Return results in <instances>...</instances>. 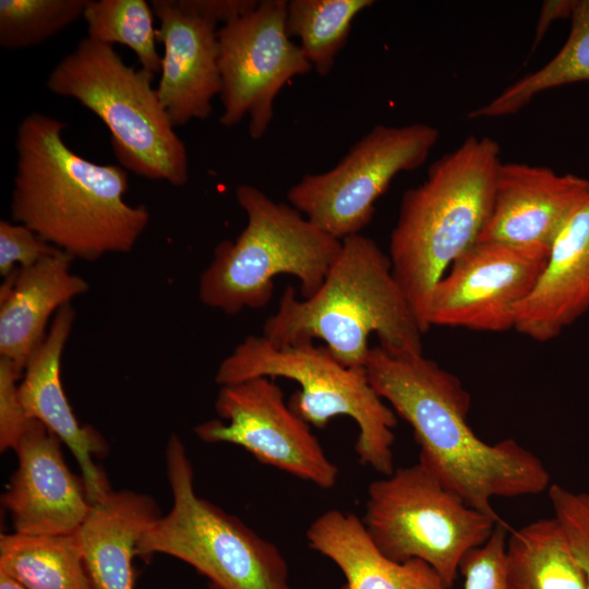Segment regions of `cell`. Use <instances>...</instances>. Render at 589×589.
Listing matches in <instances>:
<instances>
[{
    "label": "cell",
    "instance_id": "6da1fadb",
    "mask_svg": "<svg viewBox=\"0 0 589 589\" xmlns=\"http://www.w3.org/2000/svg\"><path fill=\"white\" fill-rule=\"evenodd\" d=\"M369 381L412 429L419 462L464 502L500 517L494 497L536 495L549 489L541 459L514 438L490 444L468 423L471 397L458 376L421 353L371 347Z\"/></svg>",
    "mask_w": 589,
    "mask_h": 589
},
{
    "label": "cell",
    "instance_id": "52a82bcc",
    "mask_svg": "<svg viewBox=\"0 0 589 589\" xmlns=\"http://www.w3.org/2000/svg\"><path fill=\"white\" fill-rule=\"evenodd\" d=\"M255 377H285L300 389L288 405L308 424L324 429L346 416L358 425L359 462L382 476L395 470L393 446L398 416L372 387L365 369L337 361L325 346L301 342L277 347L263 335H250L218 365L215 382L230 385Z\"/></svg>",
    "mask_w": 589,
    "mask_h": 589
},
{
    "label": "cell",
    "instance_id": "cb8c5ba5",
    "mask_svg": "<svg viewBox=\"0 0 589 589\" xmlns=\"http://www.w3.org/2000/svg\"><path fill=\"white\" fill-rule=\"evenodd\" d=\"M569 35L542 68L503 89L470 119L498 118L517 112L542 92L567 84L589 83V0H576Z\"/></svg>",
    "mask_w": 589,
    "mask_h": 589
},
{
    "label": "cell",
    "instance_id": "d4e9b609",
    "mask_svg": "<svg viewBox=\"0 0 589 589\" xmlns=\"http://www.w3.org/2000/svg\"><path fill=\"white\" fill-rule=\"evenodd\" d=\"M373 3L372 0L288 1L287 34L300 39V48L317 74L327 75L347 44L352 21Z\"/></svg>",
    "mask_w": 589,
    "mask_h": 589
},
{
    "label": "cell",
    "instance_id": "8fae6325",
    "mask_svg": "<svg viewBox=\"0 0 589 589\" xmlns=\"http://www.w3.org/2000/svg\"><path fill=\"white\" fill-rule=\"evenodd\" d=\"M286 0H262L218 31L220 101L225 128L249 117V134L261 139L274 117L283 86L312 65L287 34Z\"/></svg>",
    "mask_w": 589,
    "mask_h": 589
},
{
    "label": "cell",
    "instance_id": "836d02e7",
    "mask_svg": "<svg viewBox=\"0 0 589 589\" xmlns=\"http://www.w3.org/2000/svg\"><path fill=\"white\" fill-rule=\"evenodd\" d=\"M0 589H28L23 584L0 570Z\"/></svg>",
    "mask_w": 589,
    "mask_h": 589
},
{
    "label": "cell",
    "instance_id": "277c9868",
    "mask_svg": "<svg viewBox=\"0 0 589 589\" xmlns=\"http://www.w3.org/2000/svg\"><path fill=\"white\" fill-rule=\"evenodd\" d=\"M501 163L496 141L470 135L434 161L421 184L402 194L388 257L423 334L430 329L433 288L479 240L488 221Z\"/></svg>",
    "mask_w": 589,
    "mask_h": 589
},
{
    "label": "cell",
    "instance_id": "ffe728a7",
    "mask_svg": "<svg viewBox=\"0 0 589 589\" xmlns=\"http://www.w3.org/2000/svg\"><path fill=\"white\" fill-rule=\"evenodd\" d=\"M306 541L342 572L346 581L340 589H449L428 563L397 562L384 555L352 513H322L310 524Z\"/></svg>",
    "mask_w": 589,
    "mask_h": 589
},
{
    "label": "cell",
    "instance_id": "d6986e66",
    "mask_svg": "<svg viewBox=\"0 0 589 589\" xmlns=\"http://www.w3.org/2000/svg\"><path fill=\"white\" fill-rule=\"evenodd\" d=\"M72 261L58 250L4 277L0 288V357L21 372L44 341L50 316L89 289L87 280L71 272Z\"/></svg>",
    "mask_w": 589,
    "mask_h": 589
},
{
    "label": "cell",
    "instance_id": "4316f807",
    "mask_svg": "<svg viewBox=\"0 0 589 589\" xmlns=\"http://www.w3.org/2000/svg\"><path fill=\"white\" fill-rule=\"evenodd\" d=\"M88 1L1 0V47L15 50L46 41L83 17Z\"/></svg>",
    "mask_w": 589,
    "mask_h": 589
},
{
    "label": "cell",
    "instance_id": "7c38bea8",
    "mask_svg": "<svg viewBox=\"0 0 589 589\" xmlns=\"http://www.w3.org/2000/svg\"><path fill=\"white\" fill-rule=\"evenodd\" d=\"M215 411L225 422L212 419L194 428L203 442L238 445L260 462L324 490L336 484L338 467L269 377L220 386Z\"/></svg>",
    "mask_w": 589,
    "mask_h": 589
},
{
    "label": "cell",
    "instance_id": "484cf974",
    "mask_svg": "<svg viewBox=\"0 0 589 589\" xmlns=\"http://www.w3.org/2000/svg\"><path fill=\"white\" fill-rule=\"evenodd\" d=\"M152 4L145 0H89L83 14L87 37L106 45L130 48L141 68L157 74L161 56L157 50V28Z\"/></svg>",
    "mask_w": 589,
    "mask_h": 589
},
{
    "label": "cell",
    "instance_id": "1f68e13d",
    "mask_svg": "<svg viewBox=\"0 0 589 589\" xmlns=\"http://www.w3.org/2000/svg\"><path fill=\"white\" fill-rule=\"evenodd\" d=\"M257 0H184V3L197 15L216 24H227L252 11Z\"/></svg>",
    "mask_w": 589,
    "mask_h": 589
},
{
    "label": "cell",
    "instance_id": "ba28073f",
    "mask_svg": "<svg viewBox=\"0 0 589 589\" xmlns=\"http://www.w3.org/2000/svg\"><path fill=\"white\" fill-rule=\"evenodd\" d=\"M166 467L172 506L144 533L139 555L176 557L219 589H292L274 543L196 494L192 464L176 434L167 443Z\"/></svg>",
    "mask_w": 589,
    "mask_h": 589
},
{
    "label": "cell",
    "instance_id": "f1b7e54d",
    "mask_svg": "<svg viewBox=\"0 0 589 589\" xmlns=\"http://www.w3.org/2000/svg\"><path fill=\"white\" fill-rule=\"evenodd\" d=\"M548 492L554 517L567 536L589 589V492H574L555 483Z\"/></svg>",
    "mask_w": 589,
    "mask_h": 589
},
{
    "label": "cell",
    "instance_id": "f546056e",
    "mask_svg": "<svg viewBox=\"0 0 589 589\" xmlns=\"http://www.w3.org/2000/svg\"><path fill=\"white\" fill-rule=\"evenodd\" d=\"M59 249L40 239L28 227L0 221V274L7 277L19 267L32 266Z\"/></svg>",
    "mask_w": 589,
    "mask_h": 589
},
{
    "label": "cell",
    "instance_id": "83f0119b",
    "mask_svg": "<svg viewBox=\"0 0 589 589\" xmlns=\"http://www.w3.org/2000/svg\"><path fill=\"white\" fill-rule=\"evenodd\" d=\"M509 530L506 522L496 524L485 543L465 555L459 566L464 589H509L505 566Z\"/></svg>",
    "mask_w": 589,
    "mask_h": 589
},
{
    "label": "cell",
    "instance_id": "30bf717a",
    "mask_svg": "<svg viewBox=\"0 0 589 589\" xmlns=\"http://www.w3.org/2000/svg\"><path fill=\"white\" fill-rule=\"evenodd\" d=\"M433 125L377 124L332 169L305 175L287 192L292 207L320 229L342 240L371 221L375 202L400 172L421 167L436 145Z\"/></svg>",
    "mask_w": 589,
    "mask_h": 589
},
{
    "label": "cell",
    "instance_id": "603a6c76",
    "mask_svg": "<svg viewBox=\"0 0 589 589\" xmlns=\"http://www.w3.org/2000/svg\"><path fill=\"white\" fill-rule=\"evenodd\" d=\"M0 570L28 589H93L76 531L1 533Z\"/></svg>",
    "mask_w": 589,
    "mask_h": 589
},
{
    "label": "cell",
    "instance_id": "3957f363",
    "mask_svg": "<svg viewBox=\"0 0 589 589\" xmlns=\"http://www.w3.org/2000/svg\"><path fill=\"white\" fill-rule=\"evenodd\" d=\"M374 333L389 353H421L422 330L397 284L388 254L361 233L341 240L315 294L299 300L287 287L263 336L277 347L324 341L341 364L364 369Z\"/></svg>",
    "mask_w": 589,
    "mask_h": 589
},
{
    "label": "cell",
    "instance_id": "9a60e30c",
    "mask_svg": "<svg viewBox=\"0 0 589 589\" xmlns=\"http://www.w3.org/2000/svg\"><path fill=\"white\" fill-rule=\"evenodd\" d=\"M159 21L157 39L164 46L159 99L175 128L205 120L220 94L217 24L187 7L184 0H153Z\"/></svg>",
    "mask_w": 589,
    "mask_h": 589
},
{
    "label": "cell",
    "instance_id": "d6a6232c",
    "mask_svg": "<svg viewBox=\"0 0 589 589\" xmlns=\"http://www.w3.org/2000/svg\"><path fill=\"white\" fill-rule=\"evenodd\" d=\"M576 0H555V1H545L542 4L540 19L538 21L536 29V38L533 48L537 46L539 40L543 37L549 26L560 19L570 17Z\"/></svg>",
    "mask_w": 589,
    "mask_h": 589
},
{
    "label": "cell",
    "instance_id": "5b68a950",
    "mask_svg": "<svg viewBox=\"0 0 589 589\" xmlns=\"http://www.w3.org/2000/svg\"><path fill=\"white\" fill-rule=\"evenodd\" d=\"M236 199L247 226L237 239L223 240L214 249L199 279L201 302L226 314L264 308L273 297V279L284 274L299 280L303 299L315 294L341 241L256 187L238 185Z\"/></svg>",
    "mask_w": 589,
    "mask_h": 589
},
{
    "label": "cell",
    "instance_id": "2e32d148",
    "mask_svg": "<svg viewBox=\"0 0 589 589\" xmlns=\"http://www.w3.org/2000/svg\"><path fill=\"white\" fill-rule=\"evenodd\" d=\"M589 179L549 167L501 163L488 221L478 241L550 252L562 227L586 194Z\"/></svg>",
    "mask_w": 589,
    "mask_h": 589
},
{
    "label": "cell",
    "instance_id": "ac0fdd59",
    "mask_svg": "<svg viewBox=\"0 0 589 589\" xmlns=\"http://www.w3.org/2000/svg\"><path fill=\"white\" fill-rule=\"evenodd\" d=\"M589 310V187L553 241L532 291L514 312V329L549 341Z\"/></svg>",
    "mask_w": 589,
    "mask_h": 589
},
{
    "label": "cell",
    "instance_id": "e0dca14e",
    "mask_svg": "<svg viewBox=\"0 0 589 589\" xmlns=\"http://www.w3.org/2000/svg\"><path fill=\"white\" fill-rule=\"evenodd\" d=\"M74 321L71 303L55 314L44 341L24 369L19 395L28 419L41 422L69 447L82 471L87 500L94 503L110 490L94 462V457L103 455L107 445L94 428L79 423L60 378L61 358Z\"/></svg>",
    "mask_w": 589,
    "mask_h": 589
},
{
    "label": "cell",
    "instance_id": "7402d4cb",
    "mask_svg": "<svg viewBox=\"0 0 589 589\" xmlns=\"http://www.w3.org/2000/svg\"><path fill=\"white\" fill-rule=\"evenodd\" d=\"M505 566L509 589H587L585 573L554 516L509 530Z\"/></svg>",
    "mask_w": 589,
    "mask_h": 589
},
{
    "label": "cell",
    "instance_id": "4dcf8cb0",
    "mask_svg": "<svg viewBox=\"0 0 589 589\" xmlns=\"http://www.w3.org/2000/svg\"><path fill=\"white\" fill-rule=\"evenodd\" d=\"M21 372L9 359L0 357V450L5 452L16 447L27 423L26 416L19 395L17 381Z\"/></svg>",
    "mask_w": 589,
    "mask_h": 589
},
{
    "label": "cell",
    "instance_id": "9c48e42d",
    "mask_svg": "<svg viewBox=\"0 0 589 589\" xmlns=\"http://www.w3.org/2000/svg\"><path fill=\"white\" fill-rule=\"evenodd\" d=\"M361 519L384 555L428 563L447 588L465 555L503 521L467 505L419 461L371 482Z\"/></svg>",
    "mask_w": 589,
    "mask_h": 589
},
{
    "label": "cell",
    "instance_id": "7a4b0ae2",
    "mask_svg": "<svg viewBox=\"0 0 589 589\" xmlns=\"http://www.w3.org/2000/svg\"><path fill=\"white\" fill-rule=\"evenodd\" d=\"M65 128L41 112L20 122L12 220L73 260L130 252L148 225L147 207L124 201L129 178L123 167L80 156L64 142Z\"/></svg>",
    "mask_w": 589,
    "mask_h": 589
},
{
    "label": "cell",
    "instance_id": "8992f818",
    "mask_svg": "<svg viewBox=\"0 0 589 589\" xmlns=\"http://www.w3.org/2000/svg\"><path fill=\"white\" fill-rule=\"evenodd\" d=\"M154 76L128 65L113 46L86 37L55 65L46 86L74 98L104 122L125 170L183 187L188 152L153 87Z\"/></svg>",
    "mask_w": 589,
    "mask_h": 589
},
{
    "label": "cell",
    "instance_id": "5bb4252c",
    "mask_svg": "<svg viewBox=\"0 0 589 589\" xmlns=\"http://www.w3.org/2000/svg\"><path fill=\"white\" fill-rule=\"evenodd\" d=\"M61 441L31 419L14 452L17 468L2 495L14 532L62 534L77 530L88 513L83 483L67 466Z\"/></svg>",
    "mask_w": 589,
    "mask_h": 589
},
{
    "label": "cell",
    "instance_id": "4fadbf2b",
    "mask_svg": "<svg viewBox=\"0 0 589 589\" xmlns=\"http://www.w3.org/2000/svg\"><path fill=\"white\" fill-rule=\"evenodd\" d=\"M549 251L477 241L433 288L428 324L500 333L514 329V312L536 286Z\"/></svg>",
    "mask_w": 589,
    "mask_h": 589
},
{
    "label": "cell",
    "instance_id": "e575fe53",
    "mask_svg": "<svg viewBox=\"0 0 589 589\" xmlns=\"http://www.w3.org/2000/svg\"><path fill=\"white\" fill-rule=\"evenodd\" d=\"M208 589H219V588H217L216 586L209 584V585H208Z\"/></svg>",
    "mask_w": 589,
    "mask_h": 589
},
{
    "label": "cell",
    "instance_id": "44dd1931",
    "mask_svg": "<svg viewBox=\"0 0 589 589\" xmlns=\"http://www.w3.org/2000/svg\"><path fill=\"white\" fill-rule=\"evenodd\" d=\"M160 516L152 496L131 490L110 489L91 503L76 534L93 589H134L132 558Z\"/></svg>",
    "mask_w": 589,
    "mask_h": 589
}]
</instances>
